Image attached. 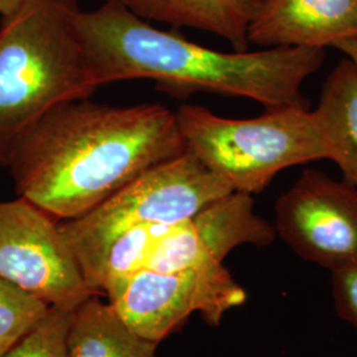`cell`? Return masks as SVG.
I'll return each instance as SVG.
<instances>
[{"label": "cell", "instance_id": "obj_15", "mask_svg": "<svg viewBox=\"0 0 357 357\" xmlns=\"http://www.w3.org/2000/svg\"><path fill=\"white\" fill-rule=\"evenodd\" d=\"M77 305L50 307L44 318L0 357H68V333Z\"/></svg>", "mask_w": 357, "mask_h": 357}, {"label": "cell", "instance_id": "obj_9", "mask_svg": "<svg viewBox=\"0 0 357 357\" xmlns=\"http://www.w3.org/2000/svg\"><path fill=\"white\" fill-rule=\"evenodd\" d=\"M275 238L274 225L257 215L252 195L231 192L191 218L172 225L155 248L146 268L174 273L222 264L241 245L262 248Z\"/></svg>", "mask_w": 357, "mask_h": 357}, {"label": "cell", "instance_id": "obj_1", "mask_svg": "<svg viewBox=\"0 0 357 357\" xmlns=\"http://www.w3.org/2000/svg\"><path fill=\"white\" fill-rule=\"evenodd\" d=\"M185 153L163 105L65 103L16 143L6 167L19 197L68 221L102 204L153 167Z\"/></svg>", "mask_w": 357, "mask_h": 357}, {"label": "cell", "instance_id": "obj_3", "mask_svg": "<svg viewBox=\"0 0 357 357\" xmlns=\"http://www.w3.org/2000/svg\"><path fill=\"white\" fill-rule=\"evenodd\" d=\"M77 0H28L0 23V166L52 110L98 89L78 36Z\"/></svg>", "mask_w": 357, "mask_h": 357}, {"label": "cell", "instance_id": "obj_4", "mask_svg": "<svg viewBox=\"0 0 357 357\" xmlns=\"http://www.w3.org/2000/svg\"><path fill=\"white\" fill-rule=\"evenodd\" d=\"M175 113L185 151L234 192L253 196L283 169L331 160L319 115L310 107H271L246 119L225 118L199 105H183Z\"/></svg>", "mask_w": 357, "mask_h": 357}, {"label": "cell", "instance_id": "obj_8", "mask_svg": "<svg viewBox=\"0 0 357 357\" xmlns=\"http://www.w3.org/2000/svg\"><path fill=\"white\" fill-rule=\"evenodd\" d=\"M274 229L294 255L320 268L357 262V188L305 169L277 199Z\"/></svg>", "mask_w": 357, "mask_h": 357}, {"label": "cell", "instance_id": "obj_7", "mask_svg": "<svg viewBox=\"0 0 357 357\" xmlns=\"http://www.w3.org/2000/svg\"><path fill=\"white\" fill-rule=\"evenodd\" d=\"M60 221L23 197L0 202V278L47 305H77L91 291Z\"/></svg>", "mask_w": 357, "mask_h": 357}, {"label": "cell", "instance_id": "obj_16", "mask_svg": "<svg viewBox=\"0 0 357 357\" xmlns=\"http://www.w3.org/2000/svg\"><path fill=\"white\" fill-rule=\"evenodd\" d=\"M50 305L0 278V349L7 351L48 312Z\"/></svg>", "mask_w": 357, "mask_h": 357}, {"label": "cell", "instance_id": "obj_13", "mask_svg": "<svg viewBox=\"0 0 357 357\" xmlns=\"http://www.w3.org/2000/svg\"><path fill=\"white\" fill-rule=\"evenodd\" d=\"M331 147V160L343 180L357 188V68L348 59L333 66L323 84L318 107Z\"/></svg>", "mask_w": 357, "mask_h": 357}, {"label": "cell", "instance_id": "obj_5", "mask_svg": "<svg viewBox=\"0 0 357 357\" xmlns=\"http://www.w3.org/2000/svg\"><path fill=\"white\" fill-rule=\"evenodd\" d=\"M231 192L185 151L147 169L84 216L59 225L88 287L98 295L105 255L119 234L146 224H178Z\"/></svg>", "mask_w": 357, "mask_h": 357}, {"label": "cell", "instance_id": "obj_17", "mask_svg": "<svg viewBox=\"0 0 357 357\" xmlns=\"http://www.w3.org/2000/svg\"><path fill=\"white\" fill-rule=\"evenodd\" d=\"M331 291L337 317L357 331V262L331 271Z\"/></svg>", "mask_w": 357, "mask_h": 357}, {"label": "cell", "instance_id": "obj_6", "mask_svg": "<svg viewBox=\"0 0 357 357\" xmlns=\"http://www.w3.org/2000/svg\"><path fill=\"white\" fill-rule=\"evenodd\" d=\"M105 294L130 330L156 343L195 312L208 326L218 327L227 312L248 299L224 264L174 273L142 268L110 283Z\"/></svg>", "mask_w": 357, "mask_h": 357}, {"label": "cell", "instance_id": "obj_11", "mask_svg": "<svg viewBox=\"0 0 357 357\" xmlns=\"http://www.w3.org/2000/svg\"><path fill=\"white\" fill-rule=\"evenodd\" d=\"M121 4L146 22L188 26L248 51V26L259 0H98Z\"/></svg>", "mask_w": 357, "mask_h": 357}, {"label": "cell", "instance_id": "obj_14", "mask_svg": "<svg viewBox=\"0 0 357 357\" xmlns=\"http://www.w3.org/2000/svg\"><path fill=\"white\" fill-rule=\"evenodd\" d=\"M171 227L168 224H146L119 234L109 246L103 259L101 291L105 293L106 287L116 280L147 268L155 248Z\"/></svg>", "mask_w": 357, "mask_h": 357}, {"label": "cell", "instance_id": "obj_19", "mask_svg": "<svg viewBox=\"0 0 357 357\" xmlns=\"http://www.w3.org/2000/svg\"><path fill=\"white\" fill-rule=\"evenodd\" d=\"M28 0H0V16L1 19L10 17L17 13Z\"/></svg>", "mask_w": 357, "mask_h": 357}, {"label": "cell", "instance_id": "obj_18", "mask_svg": "<svg viewBox=\"0 0 357 357\" xmlns=\"http://www.w3.org/2000/svg\"><path fill=\"white\" fill-rule=\"evenodd\" d=\"M335 50L342 52L352 64L357 68V38H347L343 41H339L335 47Z\"/></svg>", "mask_w": 357, "mask_h": 357}, {"label": "cell", "instance_id": "obj_20", "mask_svg": "<svg viewBox=\"0 0 357 357\" xmlns=\"http://www.w3.org/2000/svg\"><path fill=\"white\" fill-rule=\"evenodd\" d=\"M4 352H6V351H1V349H0V356H1Z\"/></svg>", "mask_w": 357, "mask_h": 357}, {"label": "cell", "instance_id": "obj_2", "mask_svg": "<svg viewBox=\"0 0 357 357\" xmlns=\"http://www.w3.org/2000/svg\"><path fill=\"white\" fill-rule=\"evenodd\" d=\"M77 32L98 86L153 79L174 96L216 93L266 109L305 106L302 89L326 61V50L277 47L220 52L151 26L121 4L79 10Z\"/></svg>", "mask_w": 357, "mask_h": 357}, {"label": "cell", "instance_id": "obj_10", "mask_svg": "<svg viewBox=\"0 0 357 357\" xmlns=\"http://www.w3.org/2000/svg\"><path fill=\"white\" fill-rule=\"evenodd\" d=\"M357 38V0H259L248 40L261 48H333Z\"/></svg>", "mask_w": 357, "mask_h": 357}, {"label": "cell", "instance_id": "obj_12", "mask_svg": "<svg viewBox=\"0 0 357 357\" xmlns=\"http://www.w3.org/2000/svg\"><path fill=\"white\" fill-rule=\"evenodd\" d=\"M158 344L130 330L110 303L90 295L75 310L68 357H155Z\"/></svg>", "mask_w": 357, "mask_h": 357}]
</instances>
